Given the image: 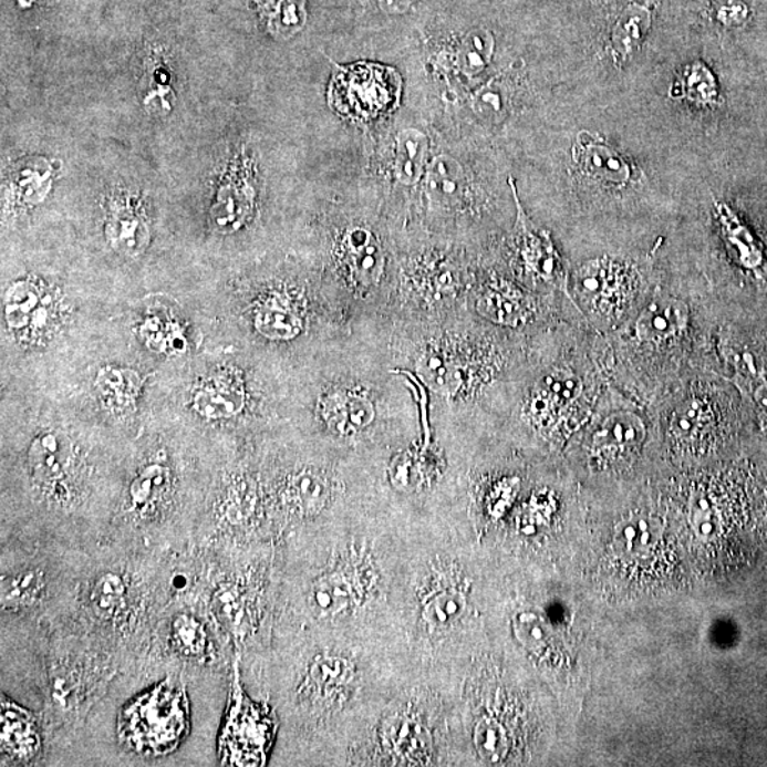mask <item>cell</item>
<instances>
[{
	"mask_svg": "<svg viewBox=\"0 0 767 767\" xmlns=\"http://www.w3.org/2000/svg\"><path fill=\"white\" fill-rule=\"evenodd\" d=\"M189 725L188 701L183 688L163 682L124 709L120 730L135 750L164 755L177 748Z\"/></svg>",
	"mask_w": 767,
	"mask_h": 767,
	"instance_id": "obj_1",
	"label": "cell"
},
{
	"mask_svg": "<svg viewBox=\"0 0 767 767\" xmlns=\"http://www.w3.org/2000/svg\"><path fill=\"white\" fill-rule=\"evenodd\" d=\"M401 92L403 80L397 70L363 62L335 68L329 100L335 112L344 117L371 123L397 108Z\"/></svg>",
	"mask_w": 767,
	"mask_h": 767,
	"instance_id": "obj_2",
	"label": "cell"
},
{
	"mask_svg": "<svg viewBox=\"0 0 767 767\" xmlns=\"http://www.w3.org/2000/svg\"><path fill=\"white\" fill-rule=\"evenodd\" d=\"M576 286L588 312L600 320L619 318L636 289L633 270L607 258L585 263L576 276Z\"/></svg>",
	"mask_w": 767,
	"mask_h": 767,
	"instance_id": "obj_3",
	"label": "cell"
},
{
	"mask_svg": "<svg viewBox=\"0 0 767 767\" xmlns=\"http://www.w3.org/2000/svg\"><path fill=\"white\" fill-rule=\"evenodd\" d=\"M511 188L518 204V232H516V252H518L519 265L526 276L533 282H541L553 286L566 292L568 283V270L561 260L558 250L554 249L548 234L531 227L528 218L521 209L518 194L514 180H510Z\"/></svg>",
	"mask_w": 767,
	"mask_h": 767,
	"instance_id": "obj_4",
	"label": "cell"
},
{
	"mask_svg": "<svg viewBox=\"0 0 767 767\" xmlns=\"http://www.w3.org/2000/svg\"><path fill=\"white\" fill-rule=\"evenodd\" d=\"M643 419L629 411L609 415L591 436V450L601 459L625 458L640 449L645 439Z\"/></svg>",
	"mask_w": 767,
	"mask_h": 767,
	"instance_id": "obj_5",
	"label": "cell"
},
{
	"mask_svg": "<svg viewBox=\"0 0 767 767\" xmlns=\"http://www.w3.org/2000/svg\"><path fill=\"white\" fill-rule=\"evenodd\" d=\"M688 322V305L671 296H660L641 310L635 322L636 338L649 343H664L678 338Z\"/></svg>",
	"mask_w": 767,
	"mask_h": 767,
	"instance_id": "obj_6",
	"label": "cell"
},
{
	"mask_svg": "<svg viewBox=\"0 0 767 767\" xmlns=\"http://www.w3.org/2000/svg\"><path fill=\"white\" fill-rule=\"evenodd\" d=\"M343 258L355 283L363 288L379 283L384 272L385 258L379 239L369 229L354 228L345 235Z\"/></svg>",
	"mask_w": 767,
	"mask_h": 767,
	"instance_id": "obj_7",
	"label": "cell"
},
{
	"mask_svg": "<svg viewBox=\"0 0 767 767\" xmlns=\"http://www.w3.org/2000/svg\"><path fill=\"white\" fill-rule=\"evenodd\" d=\"M573 158L580 169L590 178L613 187H623L631 177L630 165L620 154L603 143H595L583 137L574 145Z\"/></svg>",
	"mask_w": 767,
	"mask_h": 767,
	"instance_id": "obj_8",
	"label": "cell"
},
{
	"mask_svg": "<svg viewBox=\"0 0 767 767\" xmlns=\"http://www.w3.org/2000/svg\"><path fill=\"white\" fill-rule=\"evenodd\" d=\"M580 393V383L568 373L548 375L535 390L530 413L540 425L556 423Z\"/></svg>",
	"mask_w": 767,
	"mask_h": 767,
	"instance_id": "obj_9",
	"label": "cell"
},
{
	"mask_svg": "<svg viewBox=\"0 0 767 767\" xmlns=\"http://www.w3.org/2000/svg\"><path fill=\"white\" fill-rule=\"evenodd\" d=\"M322 414L330 428L339 434L351 435L373 423L375 411L365 395L338 391L324 398Z\"/></svg>",
	"mask_w": 767,
	"mask_h": 767,
	"instance_id": "obj_10",
	"label": "cell"
},
{
	"mask_svg": "<svg viewBox=\"0 0 767 767\" xmlns=\"http://www.w3.org/2000/svg\"><path fill=\"white\" fill-rule=\"evenodd\" d=\"M40 749V735L27 711L2 699V750L9 758L32 759Z\"/></svg>",
	"mask_w": 767,
	"mask_h": 767,
	"instance_id": "obj_11",
	"label": "cell"
},
{
	"mask_svg": "<svg viewBox=\"0 0 767 767\" xmlns=\"http://www.w3.org/2000/svg\"><path fill=\"white\" fill-rule=\"evenodd\" d=\"M653 14L643 3H631L621 12L611 30L610 46L616 64H623L649 37Z\"/></svg>",
	"mask_w": 767,
	"mask_h": 767,
	"instance_id": "obj_12",
	"label": "cell"
},
{
	"mask_svg": "<svg viewBox=\"0 0 767 767\" xmlns=\"http://www.w3.org/2000/svg\"><path fill=\"white\" fill-rule=\"evenodd\" d=\"M478 312L496 324L516 328L530 315V304L525 296L510 286L493 284L478 299Z\"/></svg>",
	"mask_w": 767,
	"mask_h": 767,
	"instance_id": "obj_13",
	"label": "cell"
},
{
	"mask_svg": "<svg viewBox=\"0 0 767 767\" xmlns=\"http://www.w3.org/2000/svg\"><path fill=\"white\" fill-rule=\"evenodd\" d=\"M718 217L722 234H724L732 253L735 255L736 262L745 269H759L764 263V253H761L759 245L756 243L754 235L726 205H718Z\"/></svg>",
	"mask_w": 767,
	"mask_h": 767,
	"instance_id": "obj_14",
	"label": "cell"
},
{
	"mask_svg": "<svg viewBox=\"0 0 767 767\" xmlns=\"http://www.w3.org/2000/svg\"><path fill=\"white\" fill-rule=\"evenodd\" d=\"M428 138L418 129H404L395 148V175L403 184L413 185L423 177L428 158Z\"/></svg>",
	"mask_w": 767,
	"mask_h": 767,
	"instance_id": "obj_15",
	"label": "cell"
},
{
	"mask_svg": "<svg viewBox=\"0 0 767 767\" xmlns=\"http://www.w3.org/2000/svg\"><path fill=\"white\" fill-rule=\"evenodd\" d=\"M671 95L694 104L714 105L718 103V84L714 73L698 62L685 68L676 80Z\"/></svg>",
	"mask_w": 767,
	"mask_h": 767,
	"instance_id": "obj_16",
	"label": "cell"
},
{
	"mask_svg": "<svg viewBox=\"0 0 767 767\" xmlns=\"http://www.w3.org/2000/svg\"><path fill=\"white\" fill-rule=\"evenodd\" d=\"M255 323L260 333L274 340L292 339L302 329L298 313L280 299H269L260 305Z\"/></svg>",
	"mask_w": 767,
	"mask_h": 767,
	"instance_id": "obj_17",
	"label": "cell"
},
{
	"mask_svg": "<svg viewBox=\"0 0 767 767\" xmlns=\"http://www.w3.org/2000/svg\"><path fill=\"white\" fill-rule=\"evenodd\" d=\"M197 405L210 417H229L237 414L243 405V388L235 379L215 381L198 393Z\"/></svg>",
	"mask_w": 767,
	"mask_h": 767,
	"instance_id": "obj_18",
	"label": "cell"
},
{
	"mask_svg": "<svg viewBox=\"0 0 767 767\" xmlns=\"http://www.w3.org/2000/svg\"><path fill=\"white\" fill-rule=\"evenodd\" d=\"M460 188H463V169L459 164L446 155L435 158L428 174L429 197L436 204L450 207L458 200Z\"/></svg>",
	"mask_w": 767,
	"mask_h": 767,
	"instance_id": "obj_19",
	"label": "cell"
},
{
	"mask_svg": "<svg viewBox=\"0 0 767 767\" xmlns=\"http://www.w3.org/2000/svg\"><path fill=\"white\" fill-rule=\"evenodd\" d=\"M29 459L39 479L53 483L62 478L66 469L68 455L63 443H60L56 436L44 435L33 445Z\"/></svg>",
	"mask_w": 767,
	"mask_h": 767,
	"instance_id": "obj_20",
	"label": "cell"
},
{
	"mask_svg": "<svg viewBox=\"0 0 767 767\" xmlns=\"http://www.w3.org/2000/svg\"><path fill=\"white\" fill-rule=\"evenodd\" d=\"M515 631L520 644L533 655L545 656L553 646L549 624L533 611H525L516 616Z\"/></svg>",
	"mask_w": 767,
	"mask_h": 767,
	"instance_id": "obj_21",
	"label": "cell"
},
{
	"mask_svg": "<svg viewBox=\"0 0 767 767\" xmlns=\"http://www.w3.org/2000/svg\"><path fill=\"white\" fill-rule=\"evenodd\" d=\"M170 636L179 653L189 659H200L207 654L209 646L207 631L193 615L177 616L170 625Z\"/></svg>",
	"mask_w": 767,
	"mask_h": 767,
	"instance_id": "obj_22",
	"label": "cell"
},
{
	"mask_svg": "<svg viewBox=\"0 0 767 767\" xmlns=\"http://www.w3.org/2000/svg\"><path fill=\"white\" fill-rule=\"evenodd\" d=\"M495 40L488 30L479 29L464 39L459 50V64L465 74L474 76L483 72L493 59Z\"/></svg>",
	"mask_w": 767,
	"mask_h": 767,
	"instance_id": "obj_23",
	"label": "cell"
},
{
	"mask_svg": "<svg viewBox=\"0 0 767 767\" xmlns=\"http://www.w3.org/2000/svg\"><path fill=\"white\" fill-rule=\"evenodd\" d=\"M475 748L480 758L489 764H499L508 754V736L498 721L485 718L476 725Z\"/></svg>",
	"mask_w": 767,
	"mask_h": 767,
	"instance_id": "obj_24",
	"label": "cell"
},
{
	"mask_svg": "<svg viewBox=\"0 0 767 767\" xmlns=\"http://www.w3.org/2000/svg\"><path fill=\"white\" fill-rule=\"evenodd\" d=\"M42 591V578L38 571H22L2 580V604L7 609H18L38 600Z\"/></svg>",
	"mask_w": 767,
	"mask_h": 767,
	"instance_id": "obj_25",
	"label": "cell"
},
{
	"mask_svg": "<svg viewBox=\"0 0 767 767\" xmlns=\"http://www.w3.org/2000/svg\"><path fill=\"white\" fill-rule=\"evenodd\" d=\"M40 294L37 288L29 283H20L14 286V289L8 296L4 313H7L8 323L13 329H23L24 325L37 320V310L39 308Z\"/></svg>",
	"mask_w": 767,
	"mask_h": 767,
	"instance_id": "obj_26",
	"label": "cell"
},
{
	"mask_svg": "<svg viewBox=\"0 0 767 767\" xmlns=\"http://www.w3.org/2000/svg\"><path fill=\"white\" fill-rule=\"evenodd\" d=\"M290 496L300 509L313 511L323 508L328 500L329 488L320 476L314 474H302L293 480L290 486Z\"/></svg>",
	"mask_w": 767,
	"mask_h": 767,
	"instance_id": "obj_27",
	"label": "cell"
},
{
	"mask_svg": "<svg viewBox=\"0 0 767 767\" xmlns=\"http://www.w3.org/2000/svg\"><path fill=\"white\" fill-rule=\"evenodd\" d=\"M167 483V469L162 465L148 466L132 485L133 504L142 509L153 505L164 493Z\"/></svg>",
	"mask_w": 767,
	"mask_h": 767,
	"instance_id": "obj_28",
	"label": "cell"
},
{
	"mask_svg": "<svg viewBox=\"0 0 767 767\" xmlns=\"http://www.w3.org/2000/svg\"><path fill=\"white\" fill-rule=\"evenodd\" d=\"M125 594H127V589H125L124 580L120 576L104 574L94 585L92 604L99 614L112 615L124 603Z\"/></svg>",
	"mask_w": 767,
	"mask_h": 767,
	"instance_id": "obj_29",
	"label": "cell"
},
{
	"mask_svg": "<svg viewBox=\"0 0 767 767\" xmlns=\"http://www.w3.org/2000/svg\"><path fill=\"white\" fill-rule=\"evenodd\" d=\"M350 601V589L343 580L325 578L314 584L312 603L323 614L339 613Z\"/></svg>",
	"mask_w": 767,
	"mask_h": 767,
	"instance_id": "obj_30",
	"label": "cell"
},
{
	"mask_svg": "<svg viewBox=\"0 0 767 767\" xmlns=\"http://www.w3.org/2000/svg\"><path fill=\"white\" fill-rule=\"evenodd\" d=\"M465 599L463 594L455 591H445L436 594L425 605V620L431 626L439 629L454 623L464 613Z\"/></svg>",
	"mask_w": 767,
	"mask_h": 767,
	"instance_id": "obj_31",
	"label": "cell"
},
{
	"mask_svg": "<svg viewBox=\"0 0 767 767\" xmlns=\"http://www.w3.org/2000/svg\"><path fill=\"white\" fill-rule=\"evenodd\" d=\"M424 371L425 380L433 387L446 393H453L458 388L460 375L459 370L446 355L440 353L426 354L421 365Z\"/></svg>",
	"mask_w": 767,
	"mask_h": 767,
	"instance_id": "obj_32",
	"label": "cell"
},
{
	"mask_svg": "<svg viewBox=\"0 0 767 767\" xmlns=\"http://www.w3.org/2000/svg\"><path fill=\"white\" fill-rule=\"evenodd\" d=\"M305 10L303 0H278L269 17V28L279 37H290L303 27Z\"/></svg>",
	"mask_w": 767,
	"mask_h": 767,
	"instance_id": "obj_33",
	"label": "cell"
},
{
	"mask_svg": "<svg viewBox=\"0 0 767 767\" xmlns=\"http://www.w3.org/2000/svg\"><path fill=\"white\" fill-rule=\"evenodd\" d=\"M100 388L107 397L117 400L120 404L128 403L135 397L138 390V380L134 374L123 371H104L99 379Z\"/></svg>",
	"mask_w": 767,
	"mask_h": 767,
	"instance_id": "obj_34",
	"label": "cell"
},
{
	"mask_svg": "<svg viewBox=\"0 0 767 767\" xmlns=\"http://www.w3.org/2000/svg\"><path fill=\"white\" fill-rule=\"evenodd\" d=\"M705 425V407L699 401L691 400L676 411L673 419V431L678 438L688 439L699 433Z\"/></svg>",
	"mask_w": 767,
	"mask_h": 767,
	"instance_id": "obj_35",
	"label": "cell"
},
{
	"mask_svg": "<svg viewBox=\"0 0 767 767\" xmlns=\"http://www.w3.org/2000/svg\"><path fill=\"white\" fill-rule=\"evenodd\" d=\"M715 19L726 28L744 27L750 17V9L744 0H716Z\"/></svg>",
	"mask_w": 767,
	"mask_h": 767,
	"instance_id": "obj_36",
	"label": "cell"
},
{
	"mask_svg": "<svg viewBox=\"0 0 767 767\" xmlns=\"http://www.w3.org/2000/svg\"><path fill=\"white\" fill-rule=\"evenodd\" d=\"M138 220L135 218H118L115 222L113 229L115 235H117L118 242L125 243L127 249H133L135 247V239H137Z\"/></svg>",
	"mask_w": 767,
	"mask_h": 767,
	"instance_id": "obj_37",
	"label": "cell"
},
{
	"mask_svg": "<svg viewBox=\"0 0 767 767\" xmlns=\"http://www.w3.org/2000/svg\"><path fill=\"white\" fill-rule=\"evenodd\" d=\"M380 2L388 12L398 13L407 10L411 4L417 2V0H380Z\"/></svg>",
	"mask_w": 767,
	"mask_h": 767,
	"instance_id": "obj_38",
	"label": "cell"
}]
</instances>
